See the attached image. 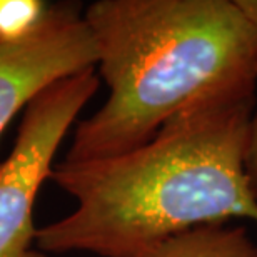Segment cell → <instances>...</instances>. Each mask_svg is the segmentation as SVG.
<instances>
[{
  "mask_svg": "<svg viewBox=\"0 0 257 257\" xmlns=\"http://www.w3.org/2000/svg\"><path fill=\"white\" fill-rule=\"evenodd\" d=\"M255 90L205 97L120 156L55 164L49 179L77 205L39 229L35 245L54 254L125 257L202 225L232 219L257 224L244 171Z\"/></svg>",
  "mask_w": 257,
  "mask_h": 257,
  "instance_id": "cell-1",
  "label": "cell"
},
{
  "mask_svg": "<svg viewBox=\"0 0 257 257\" xmlns=\"http://www.w3.org/2000/svg\"><path fill=\"white\" fill-rule=\"evenodd\" d=\"M84 17L109 95L65 162L120 156L195 102L257 87V27L235 0H97Z\"/></svg>",
  "mask_w": 257,
  "mask_h": 257,
  "instance_id": "cell-2",
  "label": "cell"
},
{
  "mask_svg": "<svg viewBox=\"0 0 257 257\" xmlns=\"http://www.w3.org/2000/svg\"><path fill=\"white\" fill-rule=\"evenodd\" d=\"M100 85L95 69L55 82L25 107L15 146L0 164V257H47L34 249V204L67 131Z\"/></svg>",
  "mask_w": 257,
  "mask_h": 257,
  "instance_id": "cell-3",
  "label": "cell"
},
{
  "mask_svg": "<svg viewBox=\"0 0 257 257\" xmlns=\"http://www.w3.org/2000/svg\"><path fill=\"white\" fill-rule=\"evenodd\" d=\"M97 60L94 37L77 4H47L30 27L0 30V136L39 94L95 69Z\"/></svg>",
  "mask_w": 257,
  "mask_h": 257,
  "instance_id": "cell-4",
  "label": "cell"
},
{
  "mask_svg": "<svg viewBox=\"0 0 257 257\" xmlns=\"http://www.w3.org/2000/svg\"><path fill=\"white\" fill-rule=\"evenodd\" d=\"M125 257H257V244L240 224L195 227Z\"/></svg>",
  "mask_w": 257,
  "mask_h": 257,
  "instance_id": "cell-5",
  "label": "cell"
},
{
  "mask_svg": "<svg viewBox=\"0 0 257 257\" xmlns=\"http://www.w3.org/2000/svg\"><path fill=\"white\" fill-rule=\"evenodd\" d=\"M44 2L22 0V2H0V30L19 32L30 27L45 10Z\"/></svg>",
  "mask_w": 257,
  "mask_h": 257,
  "instance_id": "cell-6",
  "label": "cell"
},
{
  "mask_svg": "<svg viewBox=\"0 0 257 257\" xmlns=\"http://www.w3.org/2000/svg\"><path fill=\"white\" fill-rule=\"evenodd\" d=\"M244 171L247 177L250 192H252L257 202V107L249 122L247 141H245V152H244Z\"/></svg>",
  "mask_w": 257,
  "mask_h": 257,
  "instance_id": "cell-7",
  "label": "cell"
},
{
  "mask_svg": "<svg viewBox=\"0 0 257 257\" xmlns=\"http://www.w3.org/2000/svg\"><path fill=\"white\" fill-rule=\"evenodd\" d=\"M235 5L244 14V17L257 27V0H235Z\"/></svg>",
  "mask_w": 257,
  "mask_h": 257,
  "instance_id": "cell-8",
  "label": "cell"
}]
</instances>
